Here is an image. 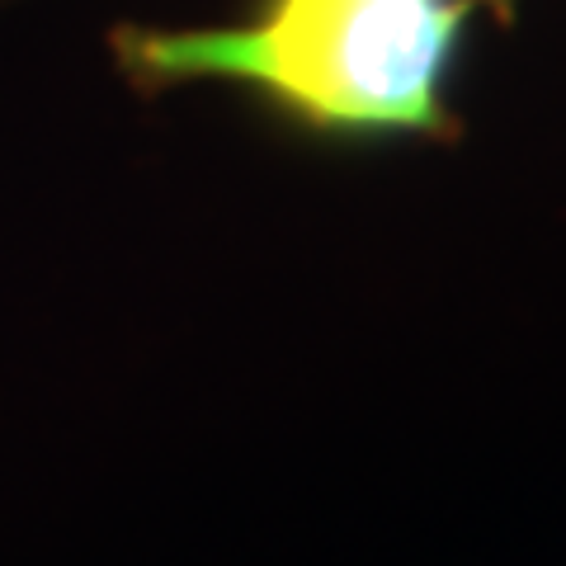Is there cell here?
Listing matches in <instances>:
<instances>
[{
  "label": "cell",
  "instance_id": "2",
  "mask_svg": "<svg viewBox=\"0 0 566 566\" xmlns=\"http://www.w3.org/2000/svg\"><path fill=\"white\" fill-rule=\"evenodd\" d=\"M495 6H501V10H510V6H515V0H495Z\"/></svg>",
  "mask_w": 566,
  "mask_h": 566
},
{
  "label": "cell",
  "instance_id": "1",
  "mask_svg": "<svg viewBox=\"0 0 566 566\" xmlns=\"http://www.w3.org/2000/svg\"><path fill=\"white\" fill-rule=\"evenodd\" d=\"M468 0H264L227 29H118L123 71L161 91L227 81L322 137H449Z\"/></svg>",
  "mask_w": 566,
  "mask_h": 566
}]
</instances>
